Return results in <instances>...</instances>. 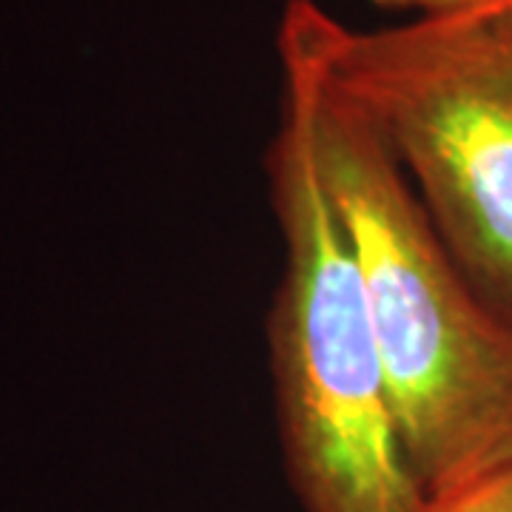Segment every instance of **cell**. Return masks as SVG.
<instances>
[{"label":"cell","instance_id":"cell-1","mask_svg":"<svg viewBox=\"0 0 512 512\" xmlns=\"http://www.w3.org/2000/svg\"><path fill=\"white\" fill-rule=\"evenodd\" d=\"M282 92L348 234L404 453L427 498L512 464V322L478 296L396 157L285 6Z\"/></svg>","mask_w":512,"mask_h":512},{"label":"cell","instance_id":"cell-2","mask_svg":"<svg viewBox=\"0 0 512 512\" xmlns=\"http://www.w3.org/2000/svg\"><path fill=\"white\" fill-rule=\"evenodd\" d=\"M265 171L285 245L268 350L293 495L302 512H421L359 268L288 92Z\"/></svg>","mask_w":512,"mask_h":512},{"label":"cell","instance_id":"cell-3","mask_svg":"<svg viewBox=\"0 0 512 512\" xmlns=\"http://www.w3.org/2000/svg\"><path fill=\"white\" fill-rule=\"evenodd\" d=\"M288 9L478 296L512 322V0L384 29H353L313 0Z\"/></svg>","mask_w":512,"mask_h":512},{"label":"cell","instance_id":"cell-4","mask_svg":"<svg viewBox=\"0 0 512 512\" xmlns=\"http://www.w3.org/2000/svg\"><path fill=\"white\" fill-rule=\"evenodd\" d=\"M421 512H512V464L458 490L427 498Z\"/></svg>","mask_w":512,"mask_h":512},{"label":"cell","instance_id":"cell-5","mask_svg":"<svg viewBox=\"0 0 512 512\" xmlns=\"http://www.w3.org/2000/svg\"><path fill=\"white\" fill-rule=\"evenodd\" d=\"M370 3H376L379 9L413 15V18H433V15H456V12L493 6L501 0H370Z\"/></svg>","mask_w":512,"mask_h":512}]
</instances>
